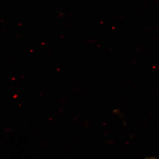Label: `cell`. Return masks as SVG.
<instances>
[{"instance_id":"cell-1","label":"cell","mask_w":159,"mask_h":159,"mask_svg":"<svg viewBox=\"0 0 159 159\" xmlns=\"http://www.w3.org/2000/svg\"><path fill=\"white\" fill-rule=\"evenodd\" d=\"M153 159V158H150V159Z\"/></svg>"}]
</instances>
